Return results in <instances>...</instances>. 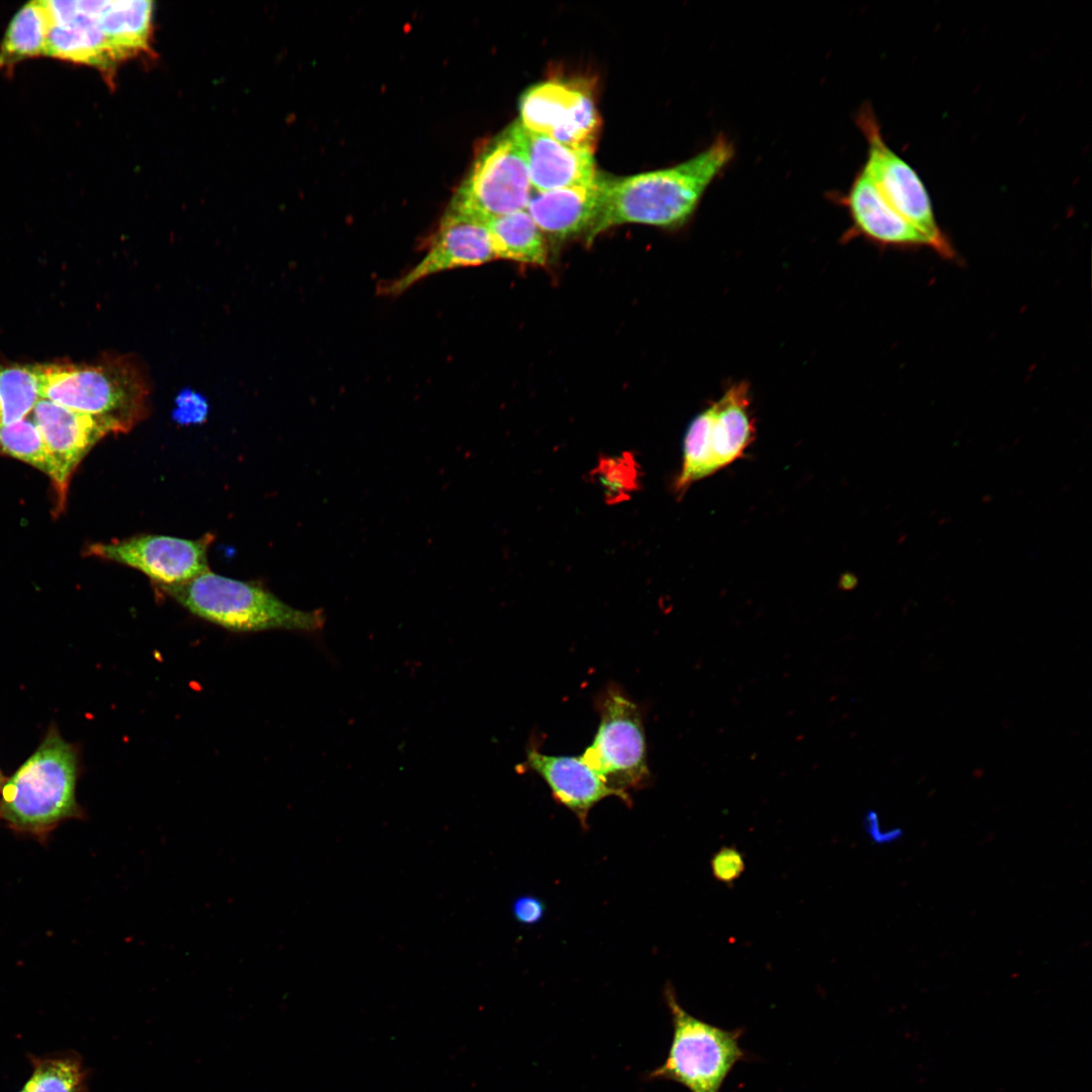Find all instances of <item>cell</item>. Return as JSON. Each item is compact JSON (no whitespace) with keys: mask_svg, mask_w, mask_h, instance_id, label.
<instances>
[{"mask_svg":"<svg viewBox=\"0 0 1092 1092\" xmlns=\"http://www.w3.org/2000/svg\"><path fill=\"white\" fill-rule=\"evenodd\" d=\"M733 156V144L719 134L707 149L675 166L623 178L605 177L601 211L585 235L586 243L623 223L681 225Z\"/></svg>","mask_w":1092,"mask_h":1092,"instance_id":"obj_1","label":"cell"},{"mask_svg":"<svg viewBox=\"0 0 1092 1092\" xmlns=\"http://www.w3.org/2000/svg\"><path fill=\"white\" fill-rule=\"evenodd\" d=\"M31 1074L23 1087L27 1092H89L87 1070L73 1052L31 1056Z\"/></svg>","mask_w":1092,"mask_h":1092,"instance_id":"obj_21","label":"cell"},{"mask_svg":"<svg viewBox=\"0 0 1092 1092\" xmlns=\"http://www.w3.org/2000/svg\"><path fill=\"white\" fill-rule=\"evenodd\" d=\"M714 878L726 885H732L744 872L743 854L735 846H722L711 858Z\"/></svg>","mask_w":1092,"mask_h":1092,"instance_id":"obj_25","label":"cell"},{"mask_svg":"<svg viewBox=\"0 0 1092 1092\" xmlns=\"http://www.w3.org/2000/svg\"><path fill=\"white\" fill-rule=\"evenodd\" d=\"M754 437L747 388L744 384L735 385L690 424L684 438L675 492L684 494L694 482L739 459Z\"/></svg>","mask_w":1092,"mask_h":1092,"instance_id":"obj_8","label":"cell"},{"mask_svg":"<svg viewBox=\"0 0 1092 1092\" xmlns=\"http://www.w3.org/2000/svg\"><path fill=\"white\" fill-rule=\"evenodd\" d=\"M525 767L536 772L549 787L554 799L587 826L593 807L608 797L631 804V797L610 788L580 756L549 755L534 745L526 751Z\"/></svg>","mask_w":1092,"mask_h":1092,"instance_id":"obj_14","label":"cell"},{"mask_svg":"<svg viewBox=\"0 0 1092 1092\" xmlns=\"http://www.w3.org/2000/svg\"><path fill=\"white\" fill-rule=\"evenodd\" d=\"M18 1092H27V1091H26V1089H25V1088H24V1087L22 1086V1088H21V1089H20V1090H19Z\"/></svg>","mask_w":1092,"mask_h":1092,"instance_id":"obj_29","label":"cell"},{"mask_svg":"<svg viewBox=\"0 0 1092 1092\" xmlns=\"http://www.w3.org/2000/svg\"><path fill=\"white\" fill-rule=\"evenodd\" d=\"M485 224L495 259L545 264L547 248L543 235L527 209L494 218Z\"/></svg>","mask_w":1092,"mask_h":1092,"instance_id":"obj_19","label":"cell"},{"mask_svg":"<svg viewBox=\"0 0 1092 1092\" xmlns=\"http://www.w3.org/2000/svg\"><path fill=\"white\" fill-rule=\"evenodd\" d=\"M596 708L598 730L580 757L610 788L629 795V790L645 787L652 778L642 712L614 684L599 695Z\"/></svg>","mask_w":1092,"mask_h":1092,"instance_id":"obj_7","label":"cell"},{"mask_svg":"<svg viewBox=\"0 0 1092 1092\" xmlns=\"http://www.w3.org/2000/svg\"><path fill=\"white\" fill-rule=\"evenodd\" d=\"M520 123L565 146L594 152L600 117L589 92L568 81L549 80L528 88L519 102Z\"/></svg>","mask_w":1092,"mask_h":1092,"instance_id":"obj_10","label":"cell"},{"mask_svg":"<svg viewBox=\"0 0 1092 1092\" xmlns=\"http://www.w3.org/2000/svg\"><path fill=\"white\" fill-rule=\"evenodd\" d=\"M856 121L868 142V158L862 168L884 199L930 240L940 257L952 259L956 252L936 221L923 182L916 171L886 144L872 107L862 106Z\"/></svg>","mask_w":1092,"mask_h":1092,"instance_id":"obj_9","label":"cell"},{"mask_svg":"<svg viewBox=\"0 0 1092 1092\" xmlns=\"http://www.w3.org/2000/svg\"><path fill=\"white\" fill-rule=\"evenodd\" d=\"M211 534L195 540L165 535H138L108 543L91 544L90 556L134 568L156 585L185 582L209 570Z\"/></svg>","mask_w":1092,"mask_h":1092,"instance_id":"obj_11","label":"cell"},{"mask_svg":"<svg viewBox=\"0 0 1092 1092\" xmlns=\"http://www.w3.org/2000/svg\"><path fill=\"white\" fill-rule=\"evenodd\" d=\"M39 396L101 420L111 434L127 433L149 414L146 375L129 356L95 365H36Z\"/></svg>","mask_w":1092,"mask_h":1092,"instance_id":"obj_2","label":"cell"},{"mask_svg":"<svg viewBox=\"0 0 1092 1092\" xmlns=\"http://www.w3.org/2000/svg\"><path fill=\"white\" fill-rule=\"evenodd\" d=\"M596 473L609 502L622 500L637 488L638 471L631 456L602 459Z\"/></svg>","mask_w":1092,"mask_h":1092,"instance_id":"obj_24","label":"cell"},{"mask_svg":"<svg viewBox=\"0 0 1092 1092\" xmlns=\"http://www.w3.org/2000/svg\"><path fill=\"white\" fill-rule=\"evenodd\" d=\"M50 28L43 1L22 6L11 19L0 47V68L26 58L46 56Z\"/></svg>","mask_w":1092,"mask_h":1092,"instance_id":"obj_20","label":"cell"},{"mask_svg":"<svg viewBox=\"0 0 1092 1092\" xmlns=\"http://www.w3.org/2000/svg\"><path fill=\"white\" fill-rule=\"evenodd\" d=\"M156 587L195 616L233 631L316 633L325 625L321 610H298L261 584L225 577L210 569L185 582Z\"/></svg>","mask_w":1092,"mask_h":1092,"instance_id":"obj_3","label":"cell"},{"mask_svg":"<svg viewBox=\"0 0 1092 1092\" xmlns=\"http://www.w3.org/2000/svg\"><path fill=\"white\" fill-rule=\"evenodd\" d=\"M104 1H76L72 17L52 25L46 56L95 66L109 74L131 57L107 33L101 20Z\"/></svg>","mask_w":1092,"mask_h":1092,"instance_id":"obj_15","label":"cell"},{"mask_svg":"<svg viewBox=\"0 0 1092 1092\" xmlns=\"http://www.w3.org/2000/svg\"><path fill=\"white\" fill-rule=\"evenodd\" d=\"M533 193L519 120L479 153L449 209L486 223L527 209Z\"/></svg>","mask_w":1092,"mask_h":1092,"instance_id":"obj_6","label":"cell"},{"mask_svg":"<svg viewBox=\"0 0 1092 1092\" xmlns=\"http://www.w3.org/2000/svg\"><path fill=\"white\" fill-rule=\"evenodd\" d=\"M77 756L56 729L4 783L0 810L15 828L41 832L79 813Z\"/></svg>","mask_w":1092,"mask_h":1092,"instance_id":"obj_4","label":"cell"},{"mask_svg":"<svg viewBox=\"0 0 1092 1092\" xmlns=\"http://www.w3.org/2000/svg\"><path fill=\"white\" fill-rule=\"evenodd\" d=\"M208 405L203 396L192 390H183L176 399L174 418L182 424L199 423L207 415Z\"/></svg>","mask_w":1092,"mask_h":1092,"instance_id":"obj_26","label":"cell"},{"mask_svg":"<svg viewBox=\"0 0 1092 1092\" xmlns=\"http://www.w3.org/2000/svg\"><path fill=\"white\" fill-rule=\"evenodd\" d=\"M0 453L25 462L52 477L49 453L30 415L0 428Z\"/></svg>","mask_w":1092,"mask_h":1092,"instance_id":"obj_23","label":"cell"},{"mask_svg":"<svg viewBox=\"0 0 1092 1092\" xmlns=\"http://www.w3.org/2000/svg\"><path fill=\"white\" fill-rule=\"evenodd\" d=\"M664 998L672 1037L664 1063L648 1079L672 1081L690 1092H720L735 1065L749 1058L739 1043L743 1029H724L692 1015L678 1003L670 984Z\"/></svg>","mask_w":1092,"mask_h":1092,"instance_id":"obj_5","label":"cell"},{"mask_svg":"<svg viewBox=\"0 0 1092 1092\" xmlns=\"http://www.w3.org/2000/svg\"><path fill=\"white\" fill-rule=\"evenodd\" d=\"M604 180L600 174L585 185L533 191L527 210L542 233L557 240L586 235L601 211Z\"/></svg>","mask_w":1092,"mask_h":1092,"instance_id":"obj_18","label":"cell"},{"mask_svg":"<svg viewBox=\"0 0 1092 1092\" xmlns=\"http://www.w3.org/2000/svg\"><path fill=\"white\" fill-rule=\"evenodd\" d=\"M521 138L535 192L585 185L600 175L592 151L565 146L522 124Z\"/></svg>","mask_w":1092,"mask_h":1092,"instance_id":"obj_16","label":"cell"},{"mask_svg":"<svg viewBox=\"0 0 1092 1092\" xmlns=\"http://www.w3.org/2000/svg\"><path fill=\"white\" fill-rule=\"evenodd\" d=\"M30 417L43 439L53 467L51 479L63 506L72 474L92 447L111 433L101 420L44 398L37 400Z\"/></svg>","mask_w":1092,"mask_h":1092,"instance_id":"obj_12","label":"cell"},{"mask_svg":"<svg viewBox=\"0 0 1092 1092\" xmlns=\"http://www.w3.org/2000/svg\"><path fill=\"white\" fill-rule=\"evenodd\" d=\"M39 398L34 366H0V428L29 416Z\"/></svg>","mask_w":1092,"mask_h":1092,"instance_id":"obj_22","label":"cell"},{"mask_svg":"<svg viewBox=\"0 0 1092 1092\" xmlns=\"http://www.w3.org/2000/svg\"><path fill=\"white\" fill-rule=\"evenodd\" d=\"M492 259L495 255L486 224L448 208L426 255L382 291L397 295L436 273L477 266Z\"/></svg>","mask_w":1092,"mask_h":1092,"instance_id":"obj_13","label":"cell"},{"mask_svg":"<svg viewBox=\"0 0 1092 1092\" xmlns=\"http://www.w3.org/2000/svg\"><path fill=\"white\" fill-rule=\"evenodd\" d=\"M844 202L855 228L872 241L902 249L933 250L930 240L884 199L863 168L856 174Z\"/></svg>","mask_w":1092,"mask_h":1092,"instance_id":"obj_17","label":"cell"},{"mask_svg":"<svg viewBox=\"0 0 1092 1092\" xmlns=\"http://www.w3.org/2000/svg\"><path fill=\"white\" fill-rule=\"evenodd\" d=\"M3 785H4V778H3V776H2V774L0 771V789H2Z\"/></svg>","mask_w":1092,"mask_h":1092,"instance_id":"obj_28","label":"cell"},{"mask_svg":"<svg viewBox=\"0 0 1092 1092\" xmlns=\"http://www.w3.org/2000/svg\"><path fill=\"white\" fill-rule=\"evenodd\" d=\"M513 916L517 922L523 925H535L542 921L545 912V902L533 895L517 897L512 905Z\"/></svg>","mask_w":1092,"mask_h":1092,"instance_id":"obj_27","label":"cell"}]
</instances>
